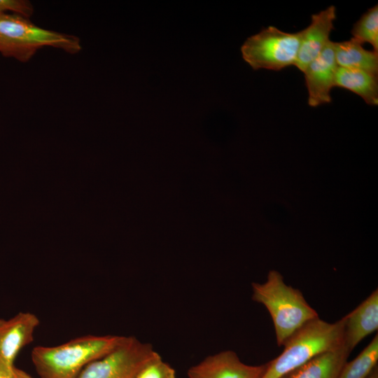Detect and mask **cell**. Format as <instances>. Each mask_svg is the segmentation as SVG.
Returning <instances> with one entry per match:
<instances>
[{"label": "cell", "mask_w": 378, "mask_h": 378, "mask_svg": "<svg viewBox=\"0 0 378 378\" xmlns=\"http://www.w3.org/2000/svg\"><path fill=\"white\" fill-rule=\"evenodd\" d=\"M125 337L83 335L57 346H37L31 358L40 378H77L86 366L113 351Z\"/></svg>", "instance_id": "obj_1"}, {"label": "cell", "mask_w": 378, "mask_h": 378, "mask_svg": "<svg viewBox=\"0 0 378 378\" xmlns=\"http://www.w3.org/2000/svg\"><path fill=\"white\" fill-rule=\"evenodd\" d=\"M252 290V300L264 305L271 316L279 346L305 323L319 317L302 293L286 284L276 271H271L263 284L253 283Z\"/></svg>", "instance_id": "obj_2"}, {"label": "cell", "mask_w": 378, "mask_h": 378, "mask_svg": "<svg viewBox=\"0 0 378 378\" xmlns=\"http://www.w3.org/2000/svg\"><path fill=\"white\" fill-rule=\"evenodd\" d=\"M344 317L328 323L319 317L293 334L284 344L281 354L267 363L261 378H283L315 356L344 342Z\"/></svg>", "instance_id": "obj_3"}, {"label": "cell", "mask_w": 378, "mask_h": 378, "mask_svg": "<svg viewBox=\"0 0 378 378\" xmlns=\"http://www.w3.org/2000/svg\"><path fill=\"white\" fill-rule=\"evenodd\" d=\"M76 54L82 49L79 38L37 26L29 18L15 13L0 15V53L26 62L43 48Z\"/></svg>", "instance_id": "obj_4"}, {"label": "cell", "mask_w": 378, "mask_h": 378, "mask_svg": "<svg viewBox=\"0 0 378 378\" xmlns=\"http://www.w3.org/2000/svg\"><path fill=\"white\" fill-rule=\"evenodd\" d=\"M300 38L301 31L288 33L270 26L246 39L242 57L255 70L280 71L295 65Z\"/></svg>", "instance_id": "obj_5"}, {"label": "cell", "mask_w": 378, "mask_h": 378, "mask_svg": "<svg viewBox=\"0 0 378 378\" xmlns=\"http://www.w3.org/2000/svg\"><path fill=\"white\" fill-rule=\"evenodd\" d=\"M158 356L150 344L125 336L116 349L90 363L77 378H134L146 363Z\"/></svg>", "instance_id": "obj_6"}, {"label": "cell", "mask_w": 378, "mask_h": 378, "mask_svg": "<svg viewBox=\"0 0 378 378\" xmlns=\"http://www.w3.org/2000/svg\"><path fill=\"white\" fill-rule=\"evenodd\" d=\"M334 42L330 41L321 54L303 71L308 92V104L316 107L331 102V90L335 87L337 69Z\"/></svg>", "instance_id": "obj_7"}, {"label": "cell", "mask_w": 378, "mask_h": 378, "mask_svg": "<svg viewBox=\"0 0 378 378\" xmlns=\"http://www.w3.org/2000/svg\"><path fill=\"white\" fill-rule=\"evenodd\" d=\"M267 364L251 365L243 363L232 351L208 356L188 371V378H261Z\"/></svg>", "instance_id": "obj_8"}, {"label": "cell", "mask_w": 378, "mask_h": 378, "mask_svg": "<svg viewBox=\"0 0 378 378\" xmlns=\"http://www.w3.org/2000/svg\"><path fill=\"white\" fill-rule=\"evenodd\" d=\"M336 8H327L312 15L310 24L301 30L299 50L295 65L303 72L309 64L316 58L330 41V36L334 29Z\"/></svg>", "instance_id": "obj_9"}, {"label": "cell", "mask_w": 378, "mask_h": 378, "mask_svg": "<svg viewBox=\"0 0 378 378\" xmlns=\"http://www.w3.org/2000/svg\"><path fill=\"white\" fill-rule=\"evenodd\" d=\"M39 318L31 312H19L5 320L0 318V361L14 365L22 348L34 340Z\"/></svg>", "instance_id": "obj_10"}, {"label": "cell", "mask_w": 378, "mask_h": 378, "mask_svg": "<svg viewBox=\"0 0 378 378\" xmlns=\"http://www.w3.org/2000/svg\"><path fill=\"white\" fill-rule=\"evenodd\" d=\"M344 319V342L351 351L364 338L378 329L377 289Z\"/></svg>", "instance_id": "obj_11"}, {"label": "cell", "mask_w": 378, "mask_h": 378, "mask_svg": "<svg viewBox=\"0 0 378 378\" xmlns=\"http://www.w3.org/2000/svg\"><path fill=\"white\" fill-rule=\"evenodd\" d=\"M351 351L344 342L326 351L296 370L286 378H338Z\"/></svg>", "instance_id": "obj_12"}, {"label": "cell", "mask_w": 378, "mask_h": 378, "mask_svg": "<svg viewBox=\"0 0 378 378\" xmlns=\"http://www.w3.org/2000/svg\"><path fill=\"white\" fill-rule=\"evenodd\" d=\"M334 52L338 66L377 75L378 52L365 49L356 39L351 38L349 41L334 42Z\"/></svg>", "instance_id": "obj_13"}, {"label": "cell", "mask_w": 378, "mask_h": 378, "mask_svg": "<svg viewBox=\"0 0 378 378\" xmlns=\"http://www.w3.org/2000/svg\"><path fill=\"white\" fill-rule=\"evenodd\" d=\"M335 87L351 91L359 95L369 105L378 104V77L376 74L337 66Z\"/></svg>", "instance_id": "obj_14"}, {"label": "cell", "mask_w": 378, "mask_h": 378, "mask_svg": "<svg viewBox=\"0 0 378 378\" xmlns=\"http://www.w3.org/2000/svg\"><path fill=\"white\" fill-rule=\"evenodd\" d=\"M377 361L378 336L376 334L359 355L345 363L338 378H367L377 367Z\"/></svg>", "instance_id": "obj_15"}, {"label": "cell", "mask_w": 378, "mask_h": 378, "mask_svg": "<svg viewBox=\"0 0 378 378\" xmlns=\"http://www.w3.org/2000/svg\"><path fill=\"white\" fill-rule=\"evenodd\" d=\"M353 38L361 44L368 43L378 52V6L369 8L354 24Z\"/></svg>", "instance_id": "obj_16"}, {"label": "cell", "mask_w": 378, "mask_h": 378, "mask_svg": "<svg viewBox=\"0 0 378 378\" xmlns=\"http://www.w3.org/2000/svg\"><path fill=\"white\" fill-rule=\"evenodd\" d=\"M134 378H176V371L159 355L146 363Z\"/></svg>", "instance_id": "obj_17"}, {"label": "cell", "mask_w": 378, "mask_h": 378, "mask_svg": "<svg viewBox=\"0 0 378 378\" xmlns=\"http://www.w3.org/2000/svg\"><path fill=\"white\" fill-rule=\"evenodd\" d=\"M34 12V7L27 0H0V15L15 13L29 18Z\"/></svg>", "instance_id": "obj_18"}, {"label": "cell", "mask_w": 378, "mask_h": 378, "mask_svg": "<svg viewBox=\"0 0 378 378\" xmlns=\"http://www.w3.org/2000/svg\"><path fill=\"white\" fill-rule=\"evenodd\" d=\"M0 378H33L26 372L17 368L15 365H8L0 361Z\"/></svg>", "instance_id": "obj_19"}, {"label": "cell", "mask_w": 378, "mask_h": 378, "mask_svg": "<svg viewBox=\"0 0 378 378\" xmlns=\"http://www.w3.org/2000/svg\"><path fill=\"white\" fill-rule=\"evenodd\" d=\"M367 378H378L377 366L372 371Z\"/></svg>", "instance_id": "obj_20"}, {"label": "cell", "mask_w": 378, "mask_h": 378, "mask_svg": "<svg viewBox=\"0 0 378 378\" xmlns=\"http://www.w3.org/2000/svg\"><path fill=\"white\" fill-rule=\"evenodd\" d=\"M283 378H286V377H284Z\"/></svg>", "instance_id": "obj_21"}]
</instances>
